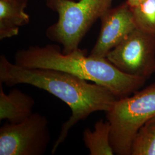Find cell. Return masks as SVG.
I'll use <instances>...</instances> for the list:
<instances>
[{"label": "cell", "mask_w": 155, "mask_h": 155, "mask_svg": "<svg viewBox=\"0 0 155 155\" xmlns=\"http://www.w3.org/2000/svg\"><path fill=\"white\" fill-rule=\"evenodd\" d=\"M35 101L33 97L14 88L6 94L0 83V120L18 123L26 120L33 114Z\"/></svg>", "instance_id": "cell-8"}, {"label": "cell", "mask_w": 155, "mask_h": 155, "mask_svg": "<svg viewBox=\"0 0 155 155\" xmlns=\"http://www.w3.org/2000/svg\"><path fill=\"white\" fill-rule=\"evenodd\" d=\"M15 63L24 67L50 68L68 72L105 87L118 99L133 94L147 81L122 72L106 58L87 55L86 50L80 48L64 54L56 45H31L18 50L15 55Z\"/></svg>", "instance_id": "cell-2"}, {"label": "cell", "mask_w": 155, "mask_h": 155, "mask_svg": "<svg viewBox=\"0 0 155 155\" xmlns=\"http://www.w3.org/2000/svg\"><path fill=\"white\" fill-rule=\"evenodd\" d=\"M130 155H155V116L145 122L136 133Z\"/></svg>", "instance_id": "cell-11"}, {"label": "cell", "mask_w": 155, "mask_h": 155, "mask_svg": "<svg viewBox=\"0 0 155 155\" xmlns=\"http://www.w3.org/2000/svg\"><path fill=\"white\" fill-rule=\"evenodd\" d=\"M101 27L89 56L106 58L108 53L136 29L131 6L127 1L110 8L100 18Z\"/></svg>", "instance_id": "cell-7"}, {"label": "cell", "mask_w": 155, "mask_h": 155, "mask_svg": "<svg viewBox=\"0 0 155 155\" xmlns=\"http://www.w3.org/2000/svg\"><path fill=\"white\" fill-rule=\"evenodd\" d=\"M155 116V83L132 95L116 100L106 112L111 126L110 143L114 154L130 155V149L140 127Z\"/></svg>", "instance_id": "cell-4"}, {"label": "cell", "mask_w": 155, "mask_h": 155, "mask_svg": "<svg viewBox=\"0 0 155 155\" xmlns=\"http://www.w3.org/2000/svg\"><path fill=\"white\" fill-rule=\"evenodd\" d=\"M30 0H0V39L11 38L19 28L28 24L30 17L25 9Z\"/></svg>", "instance_id": "cell-9"}, {"label": "cell", "mask_w": 155, "mask_h": 155, "mask_svg": "<svg viewBox=\"0 0 155 155\" xmlns=\"http://www.w3.org/2000/svg\"><path fill=\"white\" fill-rule=\"evenodd\" d=\"M48 121L39 113L0 128V155H44L50 144Z\"/></svg>", "instance_id": "cell-5"}, {"label": "cell", "mask_w": 155, "mask_h": 155, "mask_svg": "<svg viewBox=\"0 0 155 155\" xmlns=\"http://www.w3.org/2000/svg\"><path fill=\"white\" fill-rule=\"evenodd\" d=\"M0 83L12 87L29 84L44 90L66 103L71 115L61 125V132L51 150L54 154L77 123L97 111H108L118 99L109 90L68 72L50 68H27L0 56Z\"/></svg>", "instance_id": "cell-1"}, {"label": "cell", "mask_w": 155, "mask_h": 155, "mask_svg": "<svg viewBox=\"0 0 155 155\" xmlns=\"http://www.w3.org/2000/svg\"><path fill=\"white\" fill-rule=\"evenodd\" d=\"M131 8L136 28L155 36V0H141Z\"/></svg>", "instance_id": "cell-12"}, {"label": "cell", "mask_w": 155, "mask_h": 155, "mask_svg": "<svg viewBox=\"0 0 155 155\" xmlns=\"http://www.w3.org/2000/svg\"><path fill=\"white\" fill-rule=\"evenodd\" d=\"M114 0H45L46 5L58 15L57 22L47 28L46 36L69 54L79 48L94 23L111 7Z\"/></svg>", "instance_id": "cell-3"}, {"label": "cell", "mask_w": 155, "mask_h": 155, "mask_svg": "<svg viewBox=\"0 0 155 155\" xmlns=\"http://www.w3.org/2000/svg\"><path fill=\"white\" fill-rule=\"evenodd\" d=\"M106 58L122 72L147 80L155 73V36L136 28Z\"/></svg>", "instance_id": "cell-6"}, {"label": "cell", "mask_w": 155, "mask_h": 155, "mask_svg": "<svg viewBox=\"0 0 155 155\" xmlns=\"http://www.w3.org/2000/svg\"><path fill=\"white\" fill-rule=\"evenodd\" d=\"M126 1L131 7H133V6L137 5L141 1V0H127Z\"/></svg>", "instance_id": "cell-13"}, {"label": "cell", "mask_w": 155, "mask_h": 155, "mask_svg": "<svg viewBox=\"0 0 155 155\" xmlns=\"http://www.w3.org/2000/svg\"><path fill=\"white\" fill-rule=\"evenodd\" d=\"M110 130V122L102 120L95 123L93 130L89 128L84 130L83 142L90 155H114L111 145Z\"/></svg>", "instance_id": "cell-10"}]
</instances>
